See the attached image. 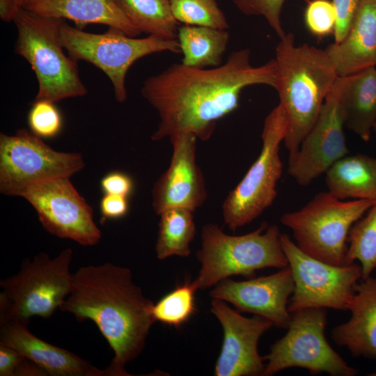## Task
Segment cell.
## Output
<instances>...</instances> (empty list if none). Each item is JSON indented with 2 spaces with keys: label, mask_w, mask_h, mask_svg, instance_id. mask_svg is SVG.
I'll return each mask as SVG.
<instances>
[{
  "label": "cell",
  "mask_w": 376,
  "mask_h": 376,
  "mask_svg": "<svg viewBox=\"0 0 376 376\" xmlns=\"http://www.w3.org/2000/svg\"><path fill=\"white\" fill-rule=\"evenodd\" d=\"M277 80L275 59L253 66L249 49L231 52L224 63L210 69L173 63L147 78L141 87L143 97L159 118L151 139L191 133L207 141L217 121L238 108L244 88L253 85L276 88Z\"/></svg>",
  "instance_id": "cell-1"
},
{
  "label": "cell",
  "mask_w": 376,
  "mask_h": 376,
  "mask_svg": "<svg viewBox=\"0 0 376 376\" xmlns=\"http://www.w3.org/2000/svg\"><path fill=\"white\" fill-rule=\"evenodd\" d=\"M154 303L133 281L128 268L110 263L80 267L59 308L77 320L93 321L113 352L107 376H130L127 364L143 351L152 325Z\"/></svg>",
  "instance_id": "cell-2"
},
{
  "label": "cell",
  "mask_w": 376,
  "mask_h": 376,
  "mask_svg": "<svg viewBox=\"0 0 376 376\" xmlns=\"http://www.w3.org/2000/svg\"><path fill=\"white\" fill-rule=\"evenodd\" d=\"M278 80L275 88L288 122L283 140L288 159L313 126L338 75L325 50L308 44L296 45L286 33L276 47Z\"/></svg>",
  "instance_id": "cell-3"
},
{
  "label": "cell",
  "mask_w": 376,
  "mask_h": 376,
  "mask_svg": "<svg viewBox=\"0 0 376 376\" xmlns=\"http://www.w3.org/2000/svg\"><path fill=\"white\" fill-rule=\"evenodd\" d=\"M281 234L276 225L268 226L267 222L242 235H230L217 224H205L201 231V248L196 253L201 267L194 283L202 289L232 276L250 279L261 269L287 267Z\"/></svg>",
  "instance_id": "cell-4"
},
{
  "label": "cell",
  "mask_w": 376,
  "mask_h": 376,
  "mask_svg": "<svg viewBox=\"0 0 376 376\" xmlns=\"http://www.w3.org/2000/svg\"><path fill=\"white\" fill-rule=\"evenodd\" d=\"M64 20L37 15L23 8L13 19L17 30L15 52L28 61L38 82L34 101L56 103L88 93L79 77L77 61L63 51L60 28Z\"/></svg>",
  "instance_id": "cell-5"
},
{
  "label": "cell",
  "mask_w": 376,
  "mask_h": 376,
  "mask_svg": "<svg viewBox=\"0 0 376 376\" xmlns=\"http://www.w3.org/2000/svg\"><path fill=\"white\" fill-rule=\"evenodd\" d=\"M376 203L368 199H340L329 191L320 192L301 209L280 219L290 228L304 253L334 265L346 264L347 237L354 224Z\"/></svg>",
  "instance_id": "cell-6"
},
{
  "label": "cell",
  "mask_w": 376,
  "mask_h": 376,
  "mask_svg": "<svg viewBox=\"0 0 376 376\" xmlns=\"http://www.w3.org/2000/svg\"><path fill=\"white\" fill-rule=\"evenodd\" d=\"M60 38L71 58L89 62L104 72L112 84L115 99L120 103L127 98L126 75L136 61L164 51L181 53L178 39L155 36L139 38L112 27L104 33H91L69 25L65 20L60 28Z\"/></svg>",
  "instance_id": "cell-7"
},
{
  "label": "cell",
  "mask_w": 376,
  "mask_h": 376,
  "mask_svg": "<svg viewBox=\"0 0 376 376\" xmlns=\"http://www.w3.org/2000/svg\"><path fill=\"white\" fill-rule=\"evenodd\" d=\"M72 258V250L68 248L54 258L40 253L32 260H25L16 274L0 281V314L26 324L33 316L51 317L71 291Z\"/></svg>",
  "instance_id": "cell-8"
},
{
  "label": "cell",
  "mask_w": 376,
  "mask_h": 376,
  "mask_svg": "<svg viewBox=\"0 0 376 376\" xmlns=\"http://www.w3.org/2000/svg\"><path fill=\"white\" fill-rule=\"evenodd\" d=\"M287 127L285 111L279 104L265 119L258 157L222 203L224 221L230 230L250 224L274 203L283 172L280 145Z\"/></svg>",
  "instance_id": "cell-9"
},
{
  "label": "cell",
  "mask_w": 376,
  "mask_h": 376,
  "mask_svg": "<svg viewBox=\"0 0 376 376\" xmlns=\"http://www.w3.org/2000/svg\"><path fill=\"white\" fill-rule=\"evenodd\" d=\"M290 314L286 334L273 343L269 354L263 357L267 363L263 376H272L290 368H304L313 375H357V369L350 366L325 338V308H307Z\"/></svg>",
  "instance_id": "cell-10"
},
{
  "label": "cell",
  "mask_w": 376,
  "mask_h": 376,
  "mask_svg": "<svg viewBox=\"0 0 376 376\" xmlns=\"http://www.w3.org/2000/svg\"><path fill=\"white\" fill-rule=\"evenodd\" d=\"M85 166L82 155L54 150L27 129L0 134V191L22 197L31 185L49 179L70 178Z\"/></svg>",
  "instance_id": "cell-11"
},
{
  "label": "cell",
  "mask_w": 376,
  "mask_h": 376,
  "mask_svg": "<svg viewBox=\"0 0 376 376\" xmlns=\"http://www.w3.org/2000/svg\"><path fill=\"white\" fill-rule=\"evenodd\" d=\"M281 242L295 284L289 312L307 308L347 311L362 278L359 264L338 266L316 259L302 251L285 233L281 234Z\"/></svg>",
  "instance_id": "cell-12"
},
{
  "label": "cell",
  "mask_w": 376,
  "mask_h": 376,
  "mask_svg": "<svg viewBox=\"0 0 376 376\" xmlns=\"http://www.w3.org/2000/svg\"><path fill=\"white\" fill-rule=\"evenodd\" d=\"M22 197L33 207L42 226L49 233L83 246H93L100 240L101 231L94 221L93 210L69 178L37 182Z\"/></svg>",
  "instance_id": "cell-13"
},
{
  "label": "cell",
  "mask_w": 376,
  "mask_h": 376,
  "mask_svg": "<svg viewBox=\"0 0 376 376\" xmlns=\"http://www.w3.org/2000/svg\"><path fill=\"white\" fill-rule=\"evenodd\" d=\"M345 81V77H338L297 153L288 159V173L301 186L310 185L349 154L341 104Z\"/></svg>",
  "instance_id": "cell-14"
},
{
  "label": "cell",
  "mask_w": 376,
  "mask_h": 376,
  "mask_svg": "<svg viewBox=\"0 0 376 376\" xmlns=\"http://www.w3.org/2000/svg\"><path fill=\"white\" fill-rule=\"evenodd\" d=\"M211 313L224 331V340L214 367L216 376H263L264 359L258 351L260 338L273 326L263 317L243 316L226 301L213 299Z\"/></svg>",
  "instance_id": "cell-15"
},
{
  "label": "cell",
  "mask_w": 376,
  "mask_h": 376,
  "mask_svg": "<svg viewBox=\"0 0 376 376\" xmlns=\"http://www.w3.org/2000/svg\"><path fill=\"white\" fill-rule=\"evenodd\" d=\"M169 139L173 148L169 166L152 189V206L157 215L171 208L194 212L207 196L205 178L196 161V136L181 133Z\"/></svg>",
  "instance_id": "cell-16"
},
{
  "label": "cell",
  "mask_w": 376,
  "mask_h": 376,
  "mask_svg": "<svg viewBox=\"0 0 376 376\" xmlns=\"http://www.w3.org/2000/svg\"><path fill=\"white\" fill-rule=\"evenodd\" d=\"M295 284L289 266L273 274L242 281L226 279L210 292L212 299L233 304L240 313H249L287 329L291 314L288 304Z\"/></svg>",
  "instance_id": "cell-17"
},
{
  "label": "cell",
  "mask_w": 376,
  "mask_h": 376,
  "mask_svg": "<svg viewBox=\"0 0 376 376\" xmlns=\"http://www.w3.org/2000/svg\"><path fill=\"white\" fill-rule=\"evenodd\" d=\"M27 324L0 314V342L16 350L53 376H104L75 354L49 344L31 333Z\"/></svg>",
  "instance_id": "cell-18"
},
{
  "label": "cell",
  "mask_w": 376,
  "mask_h": 376,
  "mask_svg": "<svg viewBox=\"0 0 376 376\" xmlns=\"http://www.w3.org/2000/svg\"><path fill=\"white\" fill-rule=\"evenodd\" d=\"M324 50L338 77L376 66V0H361L345 38Z\"/></svg>",
  "instance_id": "cell-19"
},
{
  "label": "cell",
  "mask_w": 376,
  "mask_h": 376,
  "mask_svg": "<svg viewBox=\"0 0 376 376\" xmlns=\"http://www.w3.org/2000/svg\"><path fill=\"white\" fill-rule=\"evenodd\" d=\"M347 310L351 317L333 328V340L354 357L376 359V278L370 276L359 280Z\"/></svg>",
  "instance_id": "cell-20"
},
{
  "label": "cell",
  "mask_w": 376,
  "mask_h": 376,
  "mask_svg": "<svg viewBox=\"0 0 376 376\" xmlns=\"http://www.w3.org/2000/svg\"><path fill=\"white\" fill-rule=\"evenodd\" d=\"M22 8L37 15L71 20L81 29L89 24H100L132 37L141 34L114 0H27Z\"/></svg>",
  "instance_id": "cell-21"
},
{
  "label": "cell",
  "mask_w": 376,
  "mask_h": 376,
  "mask_svg": "<svg viewBox=\"0 0 376 376\" xmlns=\"http://www.w3.org/2000/svg\"><path fill=\"white\" fill-rule=\"evenodd\" d=\"M345 126L368 141L376 120V68L345 77L341 94Z\"/></svg>",
  "instance_id": "cell-22"
},
{
  "label": "cell",
  "mask_w": 376,
  "mask_h": 376,
  "mask_svg": "<svg viewBox=\"0 0 376 376\" xmlns=\"http://www.w3.org/2000/svg\"><path fill=\"white\" fill-rule=\"evenodd\" d=\"M328 191L342 200L376 201V158L347 155L325 173Z\"/></svg>",
  "instance_id": "cell-23"
},
{
  "label": "cell",
  "mask_w": 376,
  "mask_h": 376,
  "mask_svg": "<svg viewBox=\"0 0 376 376\" xmlns=\"http://www.w3.org/2000/svg\"><path fill=\"white\" fill-rule=\"evenodd\" d=\"M178 40L183 55L182 64L214 68L222 64L229 33L226 29L184 24L178 28Z\"/></svg>",
  "instance_id": "cell-24"
},
{
  "label": "cell",
  "mask_w": 376,
  "mask_h": 376,
  "mask_svg": "<svg viewBox=\"0 0 376 376\" xmlns=\"http://www.w3.org/2000/svg\"><path fill=\"white\" fill-rule=\"evenodd\" d=\"M128 20L141 32L166 40H177L178 22L169 0H114Z\"/></svg>",
  "instance_id": "cell-25"
},
{
  "label": "cell",
  "mask_w": 376,
  "mask_h": 376,
  "mask_svg": "<svg viewBox=\"0 0 376 376\" xmlns=\"http://www.w3.org/2000/svg\"><path fill=\"white\" fill-rule=\"evenodd\" d=\"M194 212L185 208H171L159 215L155 252L159 260L177 256L187 257L190 243L196 235Z\"/></svg>",
  "instance_id": "cell-26"
},
{
  "label": "cell",
  "mask_w": 376,
  "mask_h": 376,
  "mask_svg": "<svg viewBox=\"0 0 376 376\" xmlns=\"http://www.w3.org/2000/svg\"><path fill=\"white\" fill-rule=\"evenodd\" d=\"M346 264L358 261L362 278L376 269V203L352 226L347 237Z\"/></svg>",
  "instance_id": "cell-27"
},
{
  "label": "cell",
  "mask_w": 376,
  "mask_h": 376,
  "mask_svg": "<svg viewBox=\"0 0 376 376\" xmlns=\"http://www.w3.org/2000/svg\"><path fill=\"white\" fill-rule=\"evenodd\" d=\"M198 290L189 280L178 285L154 304L152 315L155 322L178 327L187 322L196 311L195 293Z\"/></svg>",
  "instance_id": "cell-28"
},
{
  "label": "cell",
  "mask_w": 376,
  "mask_h": 376,
  "mask_svg": "<svg viewBox=\"0 0 376 376\" xmlns=\"http://www.w3.org/2000/svg\"><path fill=\"white\" fill-rule=\"evenodd\" d=\"M172 13L185 25L228 29L227 19L216 0H169Z\"/></svg>",
  "instance_id": "cell-29"
},
{
  "label": "cell",
  "mask_w": 376,
  "mask_h": 376,
  "mask_svg": "<svg viewBox=\"0 0 376 376\" xmlns=\"http://www.w3.org/2000/svg\"><path fill=\"white\" fill-rule=\"evenodd\" d=\"M54 104L45 100L32 102L28 124L30 130L40 138H53L61 132L62 117Z\"/></svg>",
  "instance_id": "cell-30"
},
{
  "label": "cell",
  "mask_w": 376,
  "mask_h": 376,
  "mask_svg": "<svg viewBox=\"0 0 376 376\" xmlns=\"http://www.w3.org/2000/svg\"><path fill=\"white\" fill-rule=\"evenodd\" d=\"M304 19L309 31L318 37L334 33L336 14L332 1L311 0L305 10Z\"/></svg>",
  "instance_id": "cell-31"
},
{
  "label": "cell",
  "mask_w": 376,
  "mask_h": 376,
  "mask_svg": "<svg viewBox=\"0 0 376 376\" xmlns=\"http://www.w3.org/2000/svg\"><path fill=\"white\" fill-rule=\"evenodd\" d=\"M285 1L234 0L233 3L246 15L263 16L281 39L286 34L281 22V13Z\"/></svg>",
  "instance_id": "cell-32"
},
{
  "label": "cell",
  "mask_w": 376,
  "mask_h": 376,
  "mask_svg": "<svg viewBox=\"0 0 376 376\" xmlns=\"http://www.w3.org/2000/svg\"><path fill=\"white\" fill-rule=\"evenodd\" d=\"M361 0H332L336 14L334 32V42H340L346 36Z\"/></svg>",
  "instance_id": "cell-33"
},
{
  "label": "cell",
  "mask_w": 376,
  "mask_h": 376,
  "mask_svg": "<svg viewBox=\"0 0 376 376\" xmlns=\"http://www.w3.org/2000/svg\"><path fill=\"white\" fill-rule=\"evenodd\" d=\"M100 187L104 194L128 197L134 189V181L127 173L116 171L107 173L102 178Z\"/></svg>",
  "instance_id": "cell-34"
},
{
  "label": "cell",
  "mask_w": 376,
  "mask_h": 376,
  "mask_svg": "<svg viewBox=\"0 0 376 376\" xmlns=\"http://www.w3.org/2000/svg\"><path fill=\"white\" fill-rule=\"evenodd\" d=\"M128 197L104 194L100 200V209L104 219H118L125 217L129 210Z\"/></svg>",
  "instance_id": "cell-35"
},
{
  "label": "cell",
  "mask_w": 376,
  "mask_h": 376,
  "mask_svg": "<svg viewBox=\"0 0 376 376\" xmlns=\"http://www.w3.org/2000/svg\"><path fill=\"white\" fill-rule=\"evenodd\" d=\"M24 359L17 350L0 342V375L15 376V371Z\"/></svg>",
  "instance_id": "cell-36"
},
{
  "label": "cell",
  "mask_w": 376,
  "mask_h": 376,
  "mask_svg": "<svg viewBox=\"0 0 376 376\" xmlns=\"http://www.w3.org/2000/svg\"><path fill=\"white\" fill-rule=\"evenodd\" d=\"M22 8L17 0H0V18L4 22H13L19 10Z\"/></svg>",
  "instance_id": "cell-37"
},
{
  "label": "cell",
  "mask_w": 376,
  "mask_h": 376,
  "mask_svg": "<svg viewBox=\"0 0 376 376\" xmlns=\"http://www.w3.org/2000/svg\"><path fill=\"white\" fill-rule=\"evenodd\" d=\"M17 3H19V5L22 7L23 4L24 3L25 1H26L27 0H17Z\"/></svg>",
  "instance_id": "cell-38"
},
{
  "label": "cell",
  "mask_w": 376,
  "mask_h": 376,
  "mask_svg": "<svg viewBox=\"0 0 376 376\" xmlns=\"http://www.w3.org/2000/svg\"><path fill=\"white\" fill-rule=\"evenodd\" d=\"M375 132V133L376 134V120H375V125H374V127H373V130Z\"/></svg>",
  "instance_id": "cell-39"
},
{
  "label": "cell",
  "mask_w": 376,
  "mask_h": 376,
  "mask_svg": "<svg viewBox=\"0 0 376 376\" xmlns=\"http://www.w3.org/2000/svg\"><path fill=\"white\" fill-rule=\"evenodd\" d=\"M372 375H376V374H372Z\"/></svg>",
  "instance_id": "cell-40"
}]
</instances>
